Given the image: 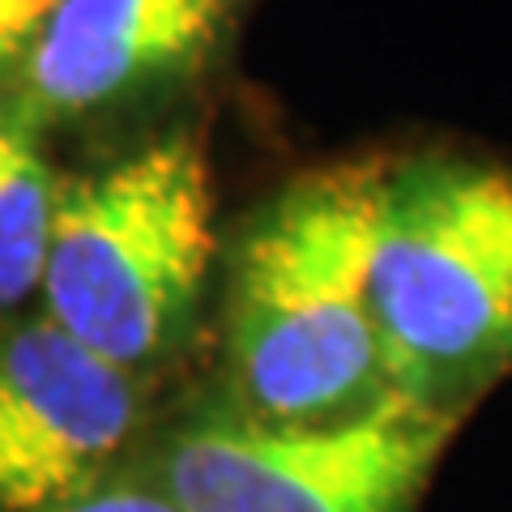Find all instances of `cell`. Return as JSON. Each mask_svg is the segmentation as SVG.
I'll return each mask as SVG.
<instances>
[{
	"label": "cell",
	"instance_id": "obj_1",
	"mask_svg": "<svg viewBox=\"0 0 512 512\" xmlns=\"http://www.w3.org/2000/svg\"><path fill=\"white\" fill-rule=\"evenodd\" d=\"M389 163H342L286 184L235 256L227 350L244 419L316 427L384 402L372 244Z\"/></svg>",
	"mask_w": 512,
	"mask_h": 512
},
{
	"label": "cell",
	"instance_id": "obj_2",
	"mask_svg": "<svg viewBox=\"0 0 512 512\" xmlns=\"http://www.w3.org/2000/svg\"><path fill=\"white\" fill-rule=\"evenodd\" d=\"M372 312L389 389L457 410L512 367V175L410 158L380 180Z\"/></svg>",
	"mask_w": 512,
	"mask_h": 512
},
{
	"label": "cell",
	"instance_id": "obj_3",
	"mask_svg": "<svg viewBox=\"0 0 512 512\" xmlns=\"http://www.w3.org/2000/svg\"><path fill=\"white\" fill-rule=\"evenodd\" d=\"M210 261V171L167 137L60 192L39 291L52 325L133 372L184 338Z\"/></svg>",
	"mask_w": 512,
	"mask_h": 512
},
{
	"label": "cell",
	"instance_id": "obj_4",
	"mask_svg": "<svg viewBox=\"0 0 512 512\" xmlns=\"http://www.w3.org/2000/svg\"><path fill=\"white\" fill-rule=\"evenodd\" d=\"M453 427L402 393L316 427L201 419L167 444L163 487L180 512H410Z\"/></svg>",
	"mask_w": 512,
	"mask_h": 512
},
{
	"label": "cell",
	"instance_id": "obj_5",
	"mask_svg": "<svg viewBox=\"0 0 512 512\" xmlns=\"http://www.w3.org/2000/svg\"><path fill=\"white\" fill-rule=\"evenodd\" d=\"M133 372L30 320L0 342V508L47 512L90 491L137 427Z\"/></svg>",
	"mask_w": 512,
	"mask_h": 512
},
{
	"label": "cell",
	"instance_id": "obj_6",
	"mask_svg": "<svg viewBox=\"0 0 512 512\" xmlns=\"http://www.w3.org/2000/svg\"><path fill=\"white\" fill-rule=\"evenodd\" d=\"M227 0H56L26 52V94L47 116H82L197 60Z\"/></svg>",
	"mask_w": 512,
	"mask_h": 512
},
{
	"label": "cell",
	"instance_id": "obj_7",
	"mask_svg": "<svg viewBox=\"0 0 512 512\" xmlns=\"http://www.w3.org/2000/svg\"><path fill=\"white\" fill-rule=\"evenodd\" d=\"M60 188L22 128L0 124V312L43 278Z\"/></svg>",
	"mask_w": 512,
	"mask_h": 512
},
{
	"label": "cell",
	"instance_id": "obj_8",
	"mask_svg": "<svg viewBox=\"0 0 512 512\" xmlns=\"http://www.w3.org/2000/svg\"><path fill=\"white\" fill-rule=\"evenodd\" d=\"M47 512H180L167 491H154V487H137V483H94L90 491L73 495V500H64Z\"/></svg>",
	"mask_w": 512,
	"mask_h": 512
},
{
	"label": "cell",
	"instance_id": "obj_9",
	"mask_svg": "<svg viewBox=\"0 0 512 512\" xmlns=\"http://www.w3.org/2000/svg\"><path fill=\"white\" fill-rule=\"evenodd\" d=\"M56 0H0V73L26 60Z\"/></svg>",
	"mask_w": 512,
	"mask_h": 512
}]
</instances>
